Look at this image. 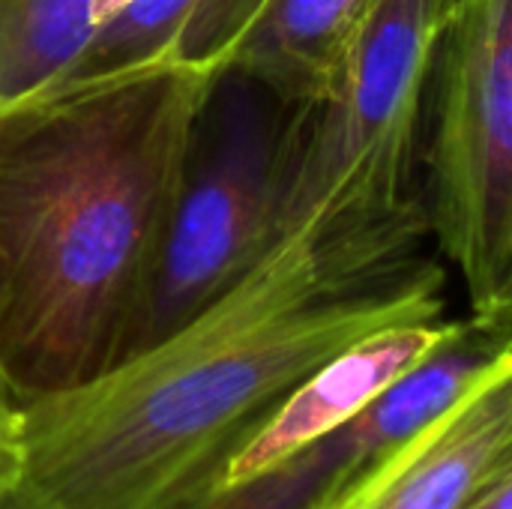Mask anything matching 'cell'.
I'll return each instance as SVG.
<instances>
[{
	"label": "cell",
	"mask_w": 512,
	"mask_h": 509,
	"mask_svg": "<svg viewBox=\"0 0 512 509\" xmlns=\"http://www.w3.org/2000/svg\"><path fill=\"white\" fill-rule=\"evenodd\" d=\"M15 426H18V402L0 375V453H15Z\"/></svg>",
	"instance_id": "13"
},
{
	"label": "cell",
	"mask_w": 512,
	"mask_h": 509,
	"mask_svg": "<svg viewBox=\"0 0 512 509\" xmlns=\"http://www.w3.org/2000/svg\"><path fill=\"white\" fill-rule=\"evenodd\" d=\"M255 6L258 0H126L96 27L69 78L105 75L159 57L225 66Z\"/></svg>",
	"instance_id": "10"
},
{
	"label": "cell",
	"mask_w": 512,
	"mask_h": 509,
	"mask_svg": "<svg viewBox=\"0 0 512 509\" xmlns=\"http://www.w3.org/2000/svg\"><path fill=\"white\" fill-rule=\"evenodd\" d=\"M444 312L447 267L426 246L363 255L282 234L165 339L75 390L18 405L21 483L54 509H174L327 360Z\"/></svg>",
	"instance_id": "1"
},
{
	"label": "cell",
	"mask_w": 512,
	"mask_h": 509,
	"mask_svg": "<svg viewBox=\"0 0 512 509\" xmlns=\"http://www.w3.org/2000/svg\"><path fill=\"white\" fill-rule=\"evenodd\" d=\"M456 0H372L321 99L291 105L279 237L393 252L432 240L420 192L435 51Z\"/></svg>",
	"instance_id": "3"
},
{
	"label": "cell",
	"mask_w": 512,
	"mask_h": 509,
	"mask_svg": "<svg viewBox=\"0 0 512 509\" xmlns=\"http://www.w3.org/2000/svg\"><path fill=\"white\" fill-rule=\"evenodd\" d=\"M468 509H512V456L507 465L477 492Z\"/></svg>",
	"instance_id": "12"
},
{
	"label": "cell",
	"mask_w": 512,
	"mask_h": 509,
	"mask_svg": "<svg viewBox=\"0 0 512 509\" xmlns=\"http://www.w3.org/2000/svg\"><path fill=\"white\" fill-rule=\"evenodd\" d=\"M512 456V348L435 420L306 509H468Z\"/></svg>",
	"instance_id": "7"
},
{
	"label": "cell",
	"mask_w": 512,
	"mask_h": 509,
	"mask_svg": "<svg viewBox=\"0 0 512 509\" xmlns=\"http://www.w3.org/2000/svg\"><path fill=\"white\" fill-rule=\"evenodd\" d=\"M423 204L471 315L512 330V0H456L435 51Z\"/></svg>",
	"instance_id": "4"
},
{
	"label": "cell",
	"mask_w": 512,
	"mask_h": 509,
	"mask_svg": "<svg viewBox=\"0 0 512 509\" xmlns=\"http://www.w3.org/2000/svg\"><path fill=\"white\" fill-rule=\"evenodd\" d=\"M0 509H54L51 504H45L36 492H30L21 480L18 486H12L6 495H0Z\"/></svg>",
	"instance_id": "14"
},
{
	"label": "cell",
	"mask_w": 512,
	"mask_h": 509,
	"mask_svg": "<svg viewBox=\"0 0 512 509\" xmlns=\"http://www.w3.org/2000/svg\"><path fill=\"white\" fill-rule=\"evenodd\" d=\"M291 105L222 66L195 120L138 351L234 288L279 240Z\"/></svg>",
	"instance_id": "5"
},
{
	"label": "cell",
	"mask_w": 512,
	"mask_h": 509,
	"mask_svg": "<svg viewBox=\"0 0 512 509\" xmlns=\"http://www.w3.org/2000/svg\"><path fill=\"white\" fill-rule=\"evenodd\" d=\"M510 348V327L468 315L450 342L333 435L237 489L195 495L174 509H306L447 411Z\"/></svg>",
	"instance_id": "6"
},
{
	"label": "cell",
	"mask_w": 512,
	"mask_h": 509,
	"mask_svg": "<svg viewBox=\"0 0 512 509\" xmlns=\"http://www.w3.org/2000/svg\"><path fill=\"white\" fill-rule=\"evenodd\" d=\"M372 0H258L234 42L231 69L261 81L285 105L324 96Z\"/></svg>",
	"instance_id": "9"
},
{
	"label": "cell",
	"mask_w": 512,
	"mask_h": 509,
	"mask_svg": "<svg viewBox=\"0 0 512 509\" xmlns=\"http://www.w3.org/2000/svg\"><path fill=\"white\" fill-rule=\"evenodd\" d=\"M18 480H21L18 456L15 453H0V495H6L12 486H18Z\"/></svg>",
	"instance_id": "15"
},
{
	"label": "cell",
	"mask_w": 512,
	"mask_h": 509,
	"mask_svg": "<svg viewBox=\"0 0 512 509\" xmlns=\"http://www.w3.org/2000/svg\"><path fill=\"white\" fill-rule=\"evenodd\" d=\"M219 69L159 57L0 108V375L18 405L135 354Z\"/></svg>",
	"instance_id": "2"
},
{
	"label": "cell",
	"mask_w": 512,
	"mask_h": 509,
	"mask_svg": "<svg viewBox=\"0 0 512 509\" xmlns=\"http://www.w3.org/2000/svg\"><path fill=\"white\" fill-rule=\"evenodd\" d=\"M459 324L462 318L396 324L354 342L300 381L252 429H246L189 498L237 489L273 471L309 444L333 435L450 342Z\"/></svg>",
	"instance_id": "8"
},
{
	"label": "cell",
	"mask_w": 512,
	"mask_h": 509,
	"mask_svg": "<svg viewBox=\"0 0 512 509\" xmlns=\"http://www.w3.org/2000/svg\"><path fill=\"white\" fill-rule=\"evenodd\" d=\"M102 0H0V108L72 75Z\"/></svg>",
	"instance_id": "11"
}]
</instances>
